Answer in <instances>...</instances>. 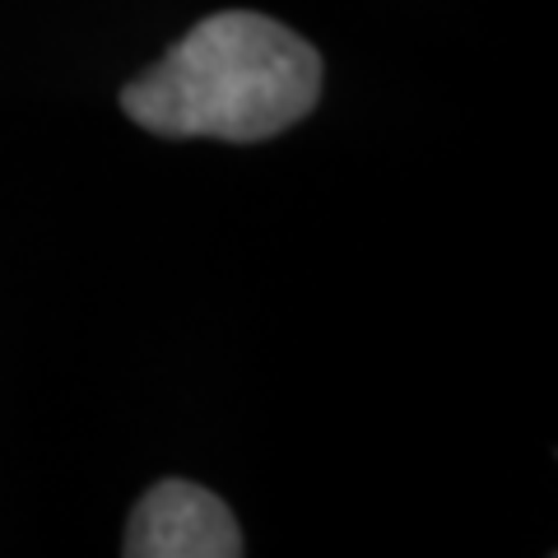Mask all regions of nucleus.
Listing matches in <instances>:
<instances>
[{
    "label": "nucleus",
    "mask_w": 558,
    "mask_h": 558,
    "mask_svg": "<svg viewBox=\"0 0 558 558\" xmlns=\"http://www.w3.org/2000/svg\"><path fill=\"white\" fill-rule=\"evenodd\" d=\"M247 539L229 502L191 480H159L135 502L121 554L126 558H238Z\"/></svg>",
    "instance_id": "f03ea898"
},
{
    "label": "nucleus",
    "mask_w": 558,
    "mask_h": 558,
    "mask_svg": "<svg viewBox=\"0 0 558 558\" xmlns=\"http://www.w3.org/2000/svg\"><path fill=\"white\" fill-rule=\"evenodd\" d=\"M322 98V57L256 10H219L121 89V112L149 135L256 145L299 126Z\"/></svg>",
    "instance_id": "f257e3e1"
}]
</instances>
